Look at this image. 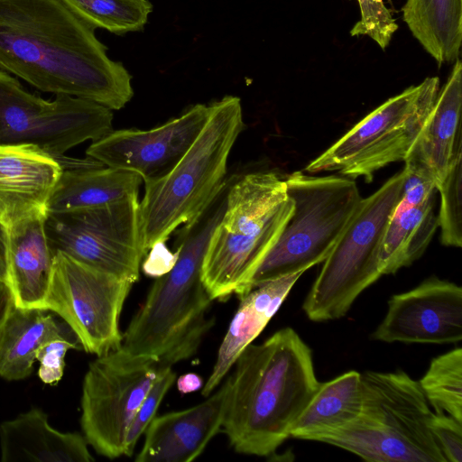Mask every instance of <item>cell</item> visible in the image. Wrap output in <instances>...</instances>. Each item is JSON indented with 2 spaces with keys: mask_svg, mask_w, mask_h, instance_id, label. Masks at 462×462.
<instances>
[{
  "mask_svg": "<svg viewBox=\"0 0 462 462\" xmlns=\"http://www.w3.org/2000/svg\"><path fill=\"white\" fill-rule=\"evenodd\" d=\"M62 0H0V69L34 88L111 110L133 97L132 76Z\"/></svg>",
  "mask_w": 462,
  "mask_h": 462,
  "instance_id": "6da1fadb",
  "label": "cell"
},
{
  "mask_svg": "<svg viewBox=\"0 0 462 462\" xmlns=\"http://www.w3.org/2000/svg\"><path fill=\"white\" fill-rule=\"evenodd\" d=\"M233 366L223 430L237 453L271 456L319 385L311 349L286 327L250 344Z\"/></svg>",
  "mask_w": 462,
  "mask_h": 462,
  "instance_id": "7a4b0ae2",
  "label": "cell"
},
{
  "mask_svg": "<svg viewBox=\"0 0 462 462\" xmlns=\"http://www.w3.org/2000/svg\"><path fill=\"white\" fill-rule=\"evenodd\" d=\"M226 185L192 224L183 226L173 267L156 278L123 334L122 347L154 356L162 367L192 357L214 325L208 313L214 300L201 278L206 248L226 207Z\"/></svg>",
  "mask_w": 462,
  "mask_h": 462,
  "instance_id": "3957f363",
  "label": "cell"
},
{
  "mask_svg": "<svg viewBox=\"0 0 462 462\" xmlns=\"http://www.w3.org/2000/svg\"><path fill=\"white\" fill-rule=\"evenodd\" d=\"M209 106L206 124L176 165L144 183L139 222L145 255L179 227L195 222L227 184V160L244 129L241 100L225 96Z\"/></svg>",
  "mask_w": 462,
  "mask_h": 462,
  "instance_id": "277c9868",
  "label": "cell"
},
{
  "mask_svg": "<svg viewBox=\"0 0 462 462\" xmlns=\"http://www.w3.org/2000/svg\"><path fill=\"white\" fill-rule=\"evenodd\" d=\"M292 211L285 180L274 172L248 173L228 185L226 207L201 267L202 282L214 300L249 292L253 275Z\"/></svg>",
  "mask_w": 462,
  "mask_h": 462,
  "instance_id": "5b68a950",
  "label": "cell"
},
{
  "mask_svg": "<svg viewBox=\"0 0 462 462\" xmlns=\"http://www.w3.org/2000/svg\"><path fill=\"white\" fill-rule=\"evenodd\" d=\"M362 407L318 441L371 462H447L431 430L433 411L419 381L402 370L361 374Z\"/></svg>",
  "mask_w": 462,
  "mask_h": 462,
  "instance_id": "8992f818",
  "label": "cell"
},
{
  "mask_svg": "<svg viewBox=\"0 0 462 462\" xmlns=\"http://www.w3.org/2000/svg\"><path fill=\"white\" fill-rule=\"evenodd\" d=\"M293 211L248 290L323 263L351 220L361 196L349 177L294 171L285 180Z\"/></svg>",
  "mask_w": 462,
  "mask_h": 462,
  "instance_id": "52a82bcc",
  "label": "cell"
},
{
  "mask_svg": "<svg viewBox=\"0 0 462 462\" xmlns=\"http://www.w3.org/2000/svg\"><path fill=\"white\" fill-rule=\"evenodd\" d=\"M403 180L402 171L372 195L361 199L303 301V311L310 320L341 319L357 297L383 275L380 248Z\"/></svg>",
  "mask_w": 462,
  "mask_h": 462,
  "instance_id": "ba28073f",
  "label": "cell"
},
{
  "mask_svg": "<svg viewBox=\"0 0 462 462\" xmlns=\"http://www.w3.org/2000/svg\"><path fill=\"white\" fill-rule=\"evenodd\" d=\"M439 91V78L430 77L389 98L311 161L305 171H337L371 182L380 169L404 162Z\"/></svg>",
  "mask_w": 462,
  "mask_h": 462,
  "instance_id": "9c48e42d",
  "label": "cell"
},
{
  "mask_svg": "<svg viewBox=\"0 0 462 462\" xmlns=\"http://www.w3.org/2000/svg\"><path fill=\"white\" fill-rule=\"evenodd\" d=\"M112 122V110L105 106L68 95L42 99L0 69V144L31 145L58 159L108 134Z\"/></svg>",
  "mask_w": 462,
  "mask_h": 462,
  "instance_id": "30bf717a",
  "label": "cell"
},
{
  "mask_svg": "<svg viewBox=\"0 0 462 462\" xmlns=\"http://www.w3.org/2000/svg\"><path fill=\"white\" fill-rule=\"evenodd\" d=\"M163 368L156 357L122 346L89 364L82 383L80 424L97 453L110 459L125 456L129 426Z\"/></svg>",
  "mask_w": 462,
  "mask_h": 462,
  "instance_id": "8fae6325",
  "label": "cell"
},
{
  "mask_svg": "<svg viewBox=\"0 0 462 462\" xmlns=\"http://www.w3.org/2000/svg\"><path fill=\"white\" fill-rule=\"evenodd\" d=\"M138 194L102 207L48 213L46 236L54 254L72 259L132 283L143 257Z\"/></svg>",
  "mask_w": 462,
  "mask_h": 462,
  "instance_id": "7c38bea8",
  "label": "cell"
},
{
  "mask_svg": "<svg viewBox=\"0 0 462 462\" xmlns=\"http://www.w3.org/2000/svg\"><path fill=\"white\" fill-rule=\"evenodd\" d=\"M133 284L57 252L42 309L58 314L82 349L101 356L122 346L119 320Z\"/></svg>",
  "mask_w": 462,
  "mask_h": 462,
  "instance_id": "4fadbf2b",
  "label": "cell"
},
{
  "mask_svg": "<svg viewBox=\"0 0 462 462\" xmlns=\"http://www.w3.org/2000/svg\"><path fill=\"white\" fill-rule=\"evenodd\" d=\"M209 112V105L197 104L180 116L149 130H111L94 141L86 153L105 166L137 173L144 183L155 180L184 155Z\"/></svg>",
  "mask_w": 462,
  "mask_h": 462,
  "instance_id": "5bb4252c",
  "label": "cell"
},
{
  "mask_svg": "<svg viewBox=\"0 0 462 462\" xmlns=\"http://www.w3.org/2000/svg\"><path fill=\"white\" fill-rule=\"evenodd\" d=\"M372 337L386 343L459 342L462 288L432 275L413 289L393 295Z\"/></svg>",
  "mask_w": 462,
  "mask_h": 462,
  "instance_id": "9a60e30c",
  "label": "cell"
},
{
  "mask_svg": "<svg viewBox=\"0 0 462 462\" xmlns=\"http://www.w3.org/2000/svg\"><path fill=\"white\" fill-rule=\"evenodd\" d=\"M230 390L228 376L202 402L155 416L143 433V445L134 460L190 462L196 459L223 426Z\"/></svg>",
  "mask_w": 462,
  "mask_h": 462,
  "instance_id": "2e32d148",
  "label": "cell"
},
{
  "mask_svg": "<svg viewBox=\"0 0 462 462\" xmlns=\"http://www.w3.org/2000/svg\"><path fill=\"white\" fill-rule=\"evenodd\" d=\"M400 199L388 221L380 248L381 273L393 274L411 265L426 251L437 228L434 181L404 166Z\"/></svg>",
  "mask_w": 462,
  "mask_h": 462,
  "instance_id": "e0dca14e",
  "label": "cell"
},
{
  "mask_svg": "<svg viewBox=\"0 0 462 462\" xmlns=\"http://www.w3.org/2000/svg\"><path fill=\"white\" fill-rule=\"evenodd\" d=\"M62 169L58 159L33 146L0 144V223L5 229L47 212Z\"/></svg>",
  "mask_w": 462,
  "mask_h": 462,
  "instance_id": "ac0fdd59",
  "label": "cell"
},
{
  "mask_svg": "<svg viewBox=\"0 0 462 462\" xmlns=\"http://www.w3.org/2000/svg\"><path fill=\"white\" fill-rule=\"evenodd\" d=\"M462 63L459 59L414 143L404 166L430 178L438 189L462 155Z\"/></svg>",
  "mask_w": 462,
  "mask_h": 462,
  "instance_id": "d6986e66",
  "label": "cell"
},
{
  "mask_svg": "<svg viewBox=\"0 0 462 462\" xmlns=\"http://www.w3.org/2000/svg\"><path fill=\"white\" fill-rule=\"evenodd\" d=\"M46 214L34 213L6 228L7 285L18 308L42 309L49 291L53 254L45 232Z\"/></svg>",
  "mask_w": 462,
  "mask_h": 462,
  "instance_id": "ffe728a7",
  "label": "cell"
},
{
  "mask_svg": "<svg viewBox=\"0 0 462 462\" xmlns=\"http://www.w3.org/2000/svg\"><path fill=\"white\" fill-rule=\"evenodd\" d=\"M303 273L299 272L264 282L240 297L212 372L201 388L203 396L210 395L223 382L239 355L261 334Z\"/></svg>",
  "mask_w": 462,
  "mask_h": 462,
  "instance_id": "44dd1931",
  "label": "cell"
},
{
  "mask_svg": "<svg viewBox=\"0 0 462 462\" xmlns=\"http://www.w3.org/2000/svg\"><path fill=\"white\" fill-rule=\"evenodd\" d=\"M2 462H90L83 435L52 428L45 412L32 409L0 424Z\"/></svg>",
  "mask_w": 462,
  "mask_h": 462,
  "instance_id": "7402d4cb",
  "label": "cell"
},
{
  "mask_svg": "<svg viewBox=\"0 0 462 462\" xmlns=\"http://www.w3.org/2000/svg\"><path fill=\"white\" fill-rule=\"evenodd\" d=\"M140 175L98 162L75 169H62L47 204L48 213L102 207L139 193Z\"/></svg>",
  "mask_w": 462,
  "mask_h": 462,
  "instance_id": "603a6c76",
  "label": "cell"
},
{
  "mask_svg": "<svg viewBox=\"0 0 462 462\" xmlns=\"http://www.w3.org/2000/svg\"><path fill=\"white\" fill-rule=\"evenodd\" d=\"M362 398V378L357 371L351 370L319 383L292 424L290 436L318 441L355 420L361 411Z\"/></svg>",
  "mask_w": 462,
  "mask_h": 462,
  "instance_id": "cb8c5ba5",
  "label": "cell"
},
{
  "mask_svg": "<svg viewBox=\"0 0 462 462\" xmlns=\"http://www.w3.org/2000/svg\"><path fill=\"white\" fill-rule=\"evenodd\" d=\"M47 311L14 305L6 318L0 342L1 377L14 381L29 376L38 348L50 339L73 331Z\"/></svg>",
  "mask_w": 462,
  "mask_h": 462,
  "instance_id": "d4e9b609",
  "label": "cell"
},
{
  "mask_svg": "<svg viewBox=\"0 0 462 462\" xmlns=\"http://www.w3.org/2000/svg\"><path fill=\"white\" fill-rule=\"evenodd\" d=\"M403 20L438 61L458 59L462 41V0H407Z\"/></svg>",
  "mask_w": 462,
  "mask_h": 462,
  "instance_id": "484cf974",
  "label": "cell"
},
{
  "mask_svg": "<svg viewBox=\"0 0 462 462\" xmlns=\"http://www.w3.org/2000/svg\"><path fill=\"white\" fill-rule=\"evenodd\" d=\"M93 28L116 35L141 32L153 6L149 0H62Z\"/></svg>",
  "mask_w": 462,
  "mask_h": 462,
  "instance_id": "4316f807",
  "label": "cell"
},
{
  "mask_svg": "<svg viewBox=\"0 0 462 462\" xmlns=\"http://www.w3.org/2000/svg\"><path fill=\"white\" fill-rule=\"evenodd\" d=\"M419 383L434 411L462 421V349L434 357Z\"/></svg>",
  "mask_w": 462,
  "mask_h": 462,
  "instance_id": "83f0119b",
  "label": "cell"
},
{
  "mask_svg": "<svg viewBox=\"0 0 462 462\" xmlns=\"http://www.w3.org/2000/svg\"><path fill=\"white\" fill-rule=\"evenodd\" d=\"M440 194L438 227L440 242L446 246H462V155H460L447 177L437 189Z\"/></svg>",
  "mask_w": 462,
  "mask_h": 462,
  "instance_id": "f1b7e54d",
  "label": "cell"
},
{
  "mask_svg": "<svg viewBox=\"0 0 462 462\" xmlns=\"http://www.w3.org/2000/svg\"><path fill=\"white\" fill-rule=\"evenodd\" d=\"M177 379L171 367H164L137 410L127 430L125 456H132L140 437L156 416L161 402Z\"/></svg>",
  "mask_w": 462,
  "mask_h": 462,
  "instance_id": "f546056e",
  "label": "cell"
},
{
  "mask_svg": "<svg viewBox=\"0 0 462 462\" xmlns=\"http://www.w3.org/2000/svg\"><path fill=\"white\" fill-rule=\"evenodd\" d=\"M361 19L350 31L352 36L366 35L383 50L390 43L398 24L383 0H357Z\"/></svg>",
  "mask_w": 462,
  "mask_h": 462,
  "instance_id": "4dcf8cb0",
  "label": "cell"
},
{
  "mask_svg": "<svg viewBox=\"0 0 462 462\" xmlns=\"http://www.w3.org/2000/svg\"><path fill=\"white\" fill-rule=\"evenodd\" d=\"M82 347L73 331L44 342L35 354V360L40 363V379L46 384L58 383L63 375L67 352Z\"/></svg>",
  "mask_w": 462,
  "mask_h": 462,
  "instance_id": "1f68e13d",
  "label": "cell"
},
{
  "mask_svg": "<svg viewBox=\"0 0 462 462\" xmlns=\"http://www.w3.org/2000/svg\"><path fill=\"white\" fill-rule=\"evenodd\" d=\"M430 430L447 462L462 461V421L440 411H433Z\"/></svg>",
  "mask_w": 462,
  "mask_h": 462,
  "instance_id": "d6a6232c",
  "label": "cell"
},
{
  "mask_svg": "<svg viewBox=\"0 0 462 462\" xmlns=\"http://www.w3.org/2000/svg\"><path fill=\"white\" fill-rule=\"evenodd\" d=\"M146 255L142 269L146 275L155 278L167 273L173 267L177 259L176 252H170L164 244L154 245Z\"/></svg>",
  "mask_w": 462,
  "mask_h": 462,
  "instance_id": "836d02e7",
  "label": "cell"
},
{
  "mask_svg": "<svg viewBox=\"0 0 462 462\" xmlns=\"http://www.w3.org/2000/svg\"><path fill=\"white\" fill-rule=\"evenodd\" d=\"M14 298L7 283L0 282V342L6 318L14 307Z\"/></svg>",
  "mask_w": 462,
  "mask_h": 462,
  "instance_id": "e575fe53",
  "label": "cell"
},
{
  "mask_svg": "<svg viewBox=\"0 0 462 462\" xmlns=\"http://www.w3.org/2000/svg\"><path fill=\"white\" fill-rule=\"evenodd\" d=\"M202 386L201 377L195 373L182 374L177 379V388L181 393L196 392L201 389Z\"/></svg>",
  "mask_w": 462,
  "mask_h": 462,
  "instance_id": "d590c367",
  "label": "cell"
},
{
  "mask_svg": "<svg viewBox=\"0 0 462 462\" xmlns=\"http://www.w3.org/2000/svg\"><path fill=\"white\" fill-rule=\"evenodd\" d=\"M7 237L6 229L0 223V282L7 283Z\"/></svg>",
  "mask_w": 462,
  "mask_h": 462,
  "instance_id": "8d00e7d4",
  "label": "cell"
}]
</instances>
